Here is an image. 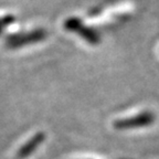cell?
<instances>
[{"mask_svg":"<svg viewBox=\"0 0 159 159\" xmlns=\"http://www.w3.org/2000/svg\"><path fill=\"white\" fill-rule=\"evenodd\" d=\"M44 139H45V134H43L42 132H39L38 134H35L34 136H32L19 149V152H18V155H17L18 158L25 159V158H27V157L31 156V155L39 148L40 145L44 142Z\"/></svg>","mask_w":159,"mask_h":159,"instance_id":"cell-1","label":"cell"},{"mask_svg":"<svg viewBox=\"0 0 159 159\" xmlns=\"http://www.w3.org/2000/svg\"><path fill=\"white\" fill-rule=\"evenodd\" d=\"M147 122H148V116L142 115V116H137V117H134V118L117 120L114 124V126L118 129H127V128H133V127L143 126V125Z\"/></svg>","mask_w":159,"mask_h":159,"instance_id":"cell-2","label":"cell"}]
</instances>
